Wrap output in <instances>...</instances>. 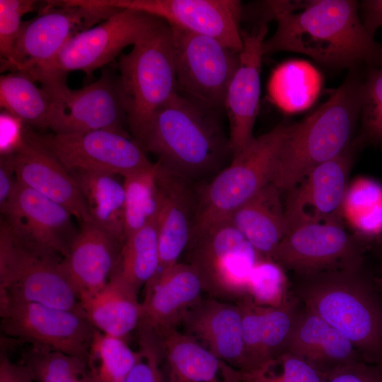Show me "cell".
<instances>
[{
  "label": "cell",
  "mask_w": 382,
  "mask_h": 382,
  "mask_svg": "<svg viewBox=\"0 0 382 382\" xmlns=\"http://www.w3.org/2000/svg\"><path fill=\"white\" fill-rule=\"evenodd\" d=\"M26 73L13 71L0 77V107L24 125L48 129L50 98Z\"/></svg>",
  "instance_id": "cell-32"
},
{
  "label": "cell",
  "mask_w": 382,
  "mask_h": 382,
  "mask_svg": "<svg viewBox=\"0 0 382 382\" xmlns=\"http://www.w3.org/2000/svg\"><path fill=\"white\" fill-rule=\"evenodd\" d=\"M128 126L137 140L156 111L178 93L170 25L163 22L117 61Z\"/></svg>",
  "instance_id": "cell-6"
},
{
  "label": "cell",
  "mask_w": 382,
  "mask_h": 382,
  "mask_svg": "<svg viewBox=\"0 0 382 382\" xmlns=\"http://www.w3.org/2000/svg\"><path fill=\"white\" fill-rule=\"evenodd\" d=\"M218 112L176 93L137 142L160 165L192 180L219 173L233 154Z\"/></svg>",
  "instance_id": "cell-3"
},
{
  "label": "cell",
  "mask_w": 382,
  "mask_h": 382,
  "mask_svg": "<svg viewBox=\"0 0 382 382\" xmlns=\"http://www.w3.org/2000/svg\"><path fill=\"white\" fill-rule=\"evenodd\" d=\"M284 272L272 260L261 258L250 272L247 294L257 305L279 306L289 294Z\"/></svg>",
  "instance_id": "cell-40"
},
{
  "label": "cell",
  "mask_w": 382,
  "mask_h": 382,
  "mask_svg": "<svg viewBox=\"0 0 382 382\" xmlns=\"http://www.w3.org/2000/svg\"><path fill=\"white\" fill-rule=\"evenodd\" d=\"M290 292L347 337L364 361L382 363V279L364 265L297 277Z\"/></svg>",
  "instance_id": "cell-2"
},
{
  "label": "cell",
  "mask_w": 382,
  "mask_h": 382,
  "mask_svg": "<svg viewBox=\"0 0 382 382\" xmlns=\"http://www.w3.org/2000/svg\"><path fill=\"white\" fill-rule=\"evenodd\" d=\"M320 382H382V363L357 361L324 374Z\"/></svg>",
  "instance_id": "cell-43"
},
{
  "label": "cell",
  "mask_w": 382,
  "mask_h": 382,
  "mask_svg": "<svg viewBox=\"0 0 382 382\" xmlns=\"http://www.w3.org/2000/svg\"><path fill=\"white\" fill-rule=\"evenodd\" d=\"M274 34L263 54L279 51L303 54L323 65L382 66V43L365 30L354 0L268 1Z\"/></svg>",
  "instance_id": "cell-1"
},
{
  "label": "cell",
  "mask_w": 382,
  "mask_h": 382,
  "mask_svg": "<svg viewBox=\"0 0 382 382\" xmlns=\"http://www.w3.org/2000/svg\"><path fill=\"white\" fill-rule=\"evenodd\" d=\"M282 352L300 358L323 375L364 361L347 337L301 303Z\"/></svg>",
  "instance_id": "cell-26"
},
{
  "label": "cell",
  "mask_w": 382,
  "mask_h": 382,
  "mask_svg": "<svg viewBox=\"0 0 382 382\" xmlns=\"http://www.w3.org/2000/svg\"><path fill=\"white\" fill-rule=\"evenodd\" d=\"M12 154L20 184L62 205L81 224L92 221L78 183L55 157L25 139Z\"/></svg>",
  "instance_id": "cell-23"
},
{
  "label": "cell",
  "mask_w": 382,
  "mask_h": 382,
  "mask_svg": "<svg viewBox=\"0 0 382 382\" xmlns=\"http://www.w3.org/2000/svg\"><path fill=\"white\" fill-rule=\"evenodd\" d=\"M24 123L12 114L1 110L0 114L1 155L12 154L25 141Z\"/></svg>",
  "instance_id": "cell-44"
},
{
  "label": "cell",
  "mask_w": 382,
  "mask_h": 382,
  "mask_svg": "<svg viewBox=\"0 0 382 382\" xmlns=\"http://www.w3.org/2000/svg\"><path fill=\"white\" fill-rule=\"evenodd\" d=\"M378 267L380 273V277H378L382 279V247L381 248L378 255Z\"/></svg>",
  "instance_id": "cell-48"
},
{
  "label": "cell",
  "mask_w": 382,
  "mask_h": 382,
  "mask_svg": "<svg viewBox=\"0 0 382 382\" xmlns=\"http://www.w3.org/2000/svg\"><path fill=\"white\" fill-rule=\"evenodd\" d=\"M58 253L16 235L1 220L0 296L83 311Z\"/></svg>",
  "instance_id": "cell-5"
},
{
  "label": "cell",
  "mask_w": 382,
  "mask_h": 382,
  "mask_svg": "<svg viewBox=\"0 0 382 382\" xmlns=\"http://www.w3.org/2000/svg\"><path fill=\"white\" fill-rule=\"evenodd\" d=\"M187 263L210 297L238 299L247 294L248 278L261 256L228 218L219 220L192 236Z\"/></svg>",
  "instance_id": "cell-9"
},
{
  "label": "cell",
  "mask_w": 382,
  "mask_h": 382,
  "mask_svg": "<svg viewBox=\"0 0 382 382\" xmlns=\"http://www.w3.org/2000/svg\"><path fill=\"white\" fill-rule=\"evenodd\" d=\"M170 27L178 93L214 110L224 109L239 53L210 36Z\"/></svg>",
  "instance_id": "cell-12"
},
{
  "label": "cell",
  "mask_w": 382,
  "mask_h": 382,
  "mask_svg": "<svg viewBox=\"0 0 382 382\" xmlns=\"http://www.w3.org/2000/svg\"><path fill=\"white\" fill-rule=\"evenodd\" d=\"M242 372L241 382H320L323 374L288 352H282L260 366Z\"/></svg>",
  "instance_id": "cell-39"
},
{
  "label": "cell",
  "mask_w": 382,
  "mask_h": 382,
  "mask_svg": "<svg viewBox=\"0 0 382 382\" xmlns=\"http://www.w3.org/2000/svg\"><path fill=\"white\" fill-rule=\"evenodd\" d=\"M144 286L138 326L157 335L177 328L185 312L204 292L197 272L187 262H178L158 272Z\"/></svg>",
  "instance_id": "cell-21"
},
{
  "label": "cell",
  "mask_w": 382,
  "mask_h": 382,
  "mask_svg": "<svg viewBox=\"0 0 382 382\" xmlns=\"http://www.w3.org/2000/svg\"><path fill=\"white\" fill-rule=\"evenodd\" d=\"M139 355L127 341L96 330L86 362L93 382H124Z\"/></svg>",
  "instance_id": "cell-36"
},
{
  "label": "cell",
  "mask_w": 382,
  "mask_h": 382,
  "mask_svg": "<svg viewBox=\"0 0 382 382\" xmlns=\"http://www.w3.org/2000/svg\"><path fill=\"white\" fill-rule=\"evenodd\" d=\"M117 10L86 0L47 1L37 17L23 23L10 59L1 62V71L28 73L47 64L71 37Z\"/></svg>",
  "instance_id": "cell-11"
},
{
  "label": "cell",
  "mask_w": 382,
  "mask_h": 382,
  "mask_svg": "<svg viewBox=\"0 0 382 382\" xmlns=\"http://www.w3.org/2000/svg\"><path fill=\"white\" fill-rule=\"evenodd\" d=\"M342 218L366 242L382 235V185L364 176L349 183L342 205Z\"/></svg>",
  "instance_id": "cell-33"
},
{
  "label": "cell",
  "mask_w": 382,
  "mask_h": 382,
  "mask_svg": "<svg viewBox=\"0 0 382 382\" xmlns=\"http://www.w3.org/2000/svg\"><path fill=\"white\" fill-rule=\"evenodd\" d=\"M291 125L280 123L255 137L230 163L199 190V201L192 236L233 212L270 183L272 170L279 147Z\"/></svg>",
  "instance_id": "cell-7"
},
{
  "label": "cell",
  "mask_w": 382,
  "mask_h": 382,
  "mask_svg": "<svg viewBox=\"0 0 382 382\" xmlns=\"http://www.w3.org/2000/svg\"><path fill=\"white\" fill-rule=\"evenodd\" d=\"M78 183L95 224L124 244L125 188L116 175L98 171H69Z\"/></svg>",
  "instance_id": "cell-30"
},
{
  "label": "cell",
  "mask_w": 382,
  "mask_h": 382,
  "mask_svg": "<svg viewBox=\"0 0 382 382\" xmlns=\"http://www.w3.org/2000/svg\"><path fill=\"white\" fill-rule=\"evenodd\" d=\"M367 243L336 224H311L289 230L272 260L296 277L364 265Z\"/></svg>",
  "instance_id": "cell-15"
},
{
  "label": "cell",
  "mask_w": 382,
  "mask_h": 382,
  "mask_svg": "<svg viewBox=\"0 0 382 382\" xmlns=\"http://www.w3.org/2000/svg\"><path fill=\"white\" fill-rule=\"evenodd\" d=\"M162 22L146 13L117 9L103 22L71 37L51 62L26 74L40 83L66 79L73 71H81L91 77Z\"/></svg>",
  "instance_id": "cell-8"
},
{
  "label": "cell",
  "mask_w": 382,
  "mask_h": 382,
  "mask_svg": "<svg viewBox=\"0 0 382 382\" xmlns=\"http://www.w3.org/2000/svg\"><path fill=\"white\" fill-rule=\"evenodd\" d=\"M0 209L3 220L16 235L63 257L79 231L74 217L64 207L17 180L8 201Z\"/></svg>",
  "instance_id": "cell-19"
},
{
  "label": "cell",
  "mask_w": 382,
  "mask_h": 382,
  "mask_svg": "<svg viewBox=\"0 0 382 382\" xmlns=\"http://www.w3.org/2000/svg\"><path fill=\"white\" fill-rule=\"evenodd\" d=\"M25 139L50 153L69 171H98L124 177L154 165L134 139L119 132L42 134L25 128Z\"/></svg>",
  "instance_id": "cell-13"
},
{
  "label": "cell",
  "mask_w": 382,
  "mask_h": 382,
  "mask_svg": "<svg viewBox=\"0 0 382 382\" xmlns=\"http://www.w3.org/2000/svg\"><path fill=\"white\" fill-rule=\"evenodd\" d=\"M16 183L13 154L0 157V209L8 201Z\"/></svg>",
  "instance_id": "cell-46"
},
{
  "label": "cell",
  "mask_w": 382,
  "mask_h": 382,
  "mask_svg": "<svg viewBox=\"0 0 382 382\" xmlns=\"http://www.w3.org/2000/svg\"><path fill=\"white\" fill-rule=\"evenodd\" d=\"M236 303L242 313L243 372L250 371L282 353L300 303L290 291L276 307L257 305L248 294Z\"/></svg>",
  "instance_id": "cell-25"
},
{
  "label": "cell",
  "mask_w": 382,
  "mask_h": 382,
  "mask_svg": "<svg viewBox=\"0 0 382 382\" xmlns=\"http://www.w3.org/2000/svg\"><path fill=\"white\" fill-rule=\"evenodd\" d=\"M21 361L32 370L35 382H93L86 360L79 357L31 346Z\"/></svg>",
  "instance_id": "cell-37"
},
{
  "label": "cell",
  "mask_w": 382,
  "mask_h": 382,
  "mask_svg": "<svg viewBox=\"0 0 382 382\" xmlns=\"http://www.w3.org/2000/svg\"><path fill=\"white\" fill-rule=\"evenodd\" d=\"M322 76L304 60H289L272 71L267 86L272 102L286 113L308 109L317 98L322 88Z\"/></svg>",
  "instance_id": "cell-31"
},
{
  "label": "cell",
  "mask_w": 382,
  "mask_h": 382,
  "mask_svg": "<svg viewBox=\"0 0 382 382\" xmlns=\"http://www.w3.org/2000/svg\"><path fill=\"white\" fill-rule=\"evenodd\" d=\"M98 6L129 9L169 25L214 37L240 53L242 4L235 0H91Z\"/></svg>",
  "instance_id": "cell-16"
},
{
  "label": "cell",
  "mask_w": 382,
  "mask_h": 382,
  "mask_svg": "<svg viewBox=\"0 0 382 382\" xmlns=\"http://www.w3.org/2000/svg\"><path fill=\"white\" fill-rule=\"evenodd\" d=\"M358 149L354 139L342 153L316 167L286 192L284 204L289 230L311 224L343 225L342 205Z\"/></svg>",
  "instance_id": "cell-17"
},
{
  "label": "cell",
  "mask_w": 382,
  "mask_h": 382,
  "mask_svg": "<svg viewBox=\"0 0 382 382\" xmlns=\"http://www.w3.org/2000/svg\"><path fill=\"white\" fill-rule=\"evenodd\" d=\"M180 325L185 334L232 367L243 371L242 313L237 303L202 298L185 312Z\"/></svg>",
  "instance_id": "cell-22"
},
{
  "label": "cell",
  "mask_w": 382,
  "mask_h": 382,
  "mask_svg": "<svg viewBox=\"0 0 382 382\" xmlns=\"http://www.w3.org/2000/svg\"><path fill=\"white\" fill-rule=\"evenodd\" d=\"M156 163L124 176L125 239L144 226L158 213L161 198Z\"/></svg>",
  "instance_id": "cell-35"
},
{
  "label": "cell",
  "mask_w": 382,
  "mask_h": 382,
  "mask_svg": "<svg viewBox=\"0 0 382 382\" xmlns=\"http://www.w3.org/2000/svg\"><path fill=\"white\" fill-rule=\"evenodd\" d=\"M361 23L370 36L374 37L382 26V0H364L359 3Z\"/></svg>",
  "instance_id": "cell-47"
},
{
  "label": "cell",
  "mask_w": 382,
  "mask_h": 382,
  "mask_svg": "<svg viewBox=\"0 0 382 382\" xmlns=\"http://www.w3.org/2000/svg\"><path fill=\"white\" fill-rule=\"evenodd\" d=\"M158 215L127 237L122 246L120 272L139 291L159 269Z\"/></svg>",
  "instance_id": "cell-34"
},
{
  "label": "cell",
  "mask_w": 382,
  "mask_h": 382,
  "mask_svg": "<svg viewBox=\"0 0 382 382\" xmlns=\"http://www.w3.org/2000/svg\"><path fill=\"white\" fill-rule=\"evenodd\" d=\"M156 164L161 198L158 215V272L179 262V257L189 245L199 191H196L193 180Z\"/></svg>",
  "instance_id": "cell-20"
},
{
  "label": "cell",
  "mask_w": 382,
  "mask_h": 382,
  "mask_svg": "<svg viewBox=\"0 0 382 382\" xmlns=\"http://www.w3.org/2000/svg\"><path fill=\"white\" fill-rule=\"evenodd\" d=\"M280 195L279 190L269 183L228 217L265 258H272L276 248L289 231Z\"/></svg>",
  "instance_id": "cell-28"
},
{
  "label": "cell",
  "mask_w": 382,
  "mask_h": 382,
  "mask_svg": "<svg viewBox=\"0 0 382 382\" xmlns=\"http://www.w3.org/2000/svg\"><path fill=\"white\" fill-rule=\"evenodd\" d=\"M360 118V132L354 139L359 147L382 146V66L367 68Z\"/></svg>",
  "instance_id": "cell-38"
},
{
  "label": "cell",
  "mask_w": 382,
  "mask_h": 382,
  "mask_svg": "<svg viewBox=\"0 0 382 382\" xmlns=\"http://www.w3.org/2000/svg\"><path fill=\"white\" fill-rule=\"evenodd\" d=\"M33 0H0L1 62L8 61L21 33L22 17L36 8Z\"/></svg>",
  "instance_id": "cell-42"
},
{
  "label": "cell",
  "mask_w": 382,
  "mask_h": 382,
  "mask_svg": "<svg viewBox=\"0 0 382 382\" xmlns=\"http://www.w3.org/2000/svg\"><path fill=\"white\" fill-rule=\"evenodd\" d=\"M167 382H241L242 372L177 328L158 335Z\"/></svg>",
  "instance_id": "cell-27"
},
{
  "label": "cell",
  "mask_w": 382,
  "mask_h": 382,
  "mask_svg": "<svg viewBox=\"0 0 382 382\" xmlns=\"http://www.w3.org/2000/svg\"><path fill=\"white\" fill-rule=\"evenodd\" d=\"M50 98L48 129L54 133L110 130L125 133L127 104L120 82L108 69L100 77L80 89L72 90L66 79L41 83Z\"/></svg>",
  "instance_id": "cell-10"
},
{
  "label": "cell",
  "mask_w": 382,
  "mask_h": 382,
  "mask_svg": "<svg viewBox=\"0 0 382 382\" xmlns=\"http://www.w3.org/2000/svg\"><path fill=\"white\" fill-rule=\"evenodd\" d=\"M139 357L124 382H167L158 335L138 326Z\"/></svg>",
  "instance_id": "cell-41"
},
{
  "label": "cell",
  "mask_w": 382,
  "mask_h": 382,
  "mask_svg": "<svg viewBox=\"0 0 382 382\" xmlns=\"http://www.w3.org/2000/svg\"><path fill=\"white\" fill-rule=\"evenodd\" d=\"M268 28L257 23L250 30H241L243 49L239 64L228 85L224 103L229 123V143L236 154L255 139L253 129L259 110L262 44Z\"/></svg>",
  "instance_id": "cell-18"
},
{
  "label": "cell",
  "mask_w": 382,
  "mask_h": 382,
  "mask_svg": "<svg viewBox=\"0 0 382 382\" xmlns=\"http://www.w3.org/2000/svg\"><path fill=\"white\" fill-rule=\"evenodd\" d=\"M33 381L34 374L29 366L21 360L18 362L11 361L4 349L1 347L0 382Z\"/></svg>",
  "instance_id": "cell-45"
},
{
  "label": "cell",
  "mask_w": 382,
  "mask_h": 382,
  "mask_svg": "<svg viewBox=\"0 0 382 382\" xmlns=\"http://www.w3.org/2000/svg\"><path fill=\"white\" fill-rule=\"evenodd\" d=\"M123 244L93 222L81 224L63 265L81 297L97 291L120 270Z\"/></svg>",
  "instance_id": "cell-24"
},
{
  "label": "cell",
  "mask_w": 382,
  "mask_h": 382,
  "mask_svg": "<svg viewBox=\"0 0 382 382\" xmlns=\"http://www.w3.org/2000/svg\"><path fill=\"white\" fill-rule=\"evenodd\" d=\"M1 330L6 337L87 359L96 328L83 311L0 296Z\"/></svg>",
  "instance_id": "cell-14"
},
{
  "label": "cell",
  "mask_w": 382,
  "mask_h": 382,
  "mask_svg": "<svg viewBox=\"0 0 382 382\" xmlns=\"http://www.w3.org/2000/svg\"><path fill=\"white\" fill-rule=\"evenodd\" d=\"M139 291L120 272L96 292L80 297L88 319L100 332L127 341L141 318Z\"/></svg>",
  "instance_id": "cell-29"
},
{
  "label": "cell",
  "mask_w": 382,
  "mask_h": 382,
  "mask_svg": "<svg viewBox=\"0 0 382 382\" xmlns=\"http://www.w3.org/2000/svg\"><path fill=\"white\" fill-rule=\"evenodd\" d=\"M364 77L357 66L352 68L328 100L302 121L291 125L270 176V183L281 192L352 144L361 115Z\"/></svg>",
  "instance_id": "cell-4"
}]
</instances>
